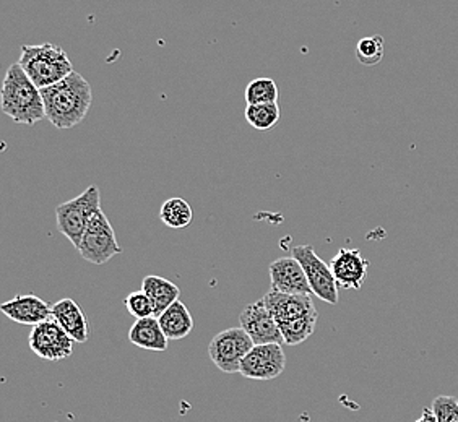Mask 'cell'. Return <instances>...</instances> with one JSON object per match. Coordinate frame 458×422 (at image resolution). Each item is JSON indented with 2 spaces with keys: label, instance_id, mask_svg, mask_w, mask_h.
<instances>
[{
  "label": "cell",
  "instance_id": "cell-7",
  "mask_svg": "<svg viewBox=\"0 0 458 422\" xmlns=\"http://www.w3.org/2000/svg\"><path fill=\"white\" fill-rule=\"evenodd\" d=\"M291 256L296 260H300L302 265L306 276H308L309 284L312 294L324 300L330 306L338 304V283L332 273L330 264H326L320 257L316 254V249L312 246H296L293 247Z\"/></svg>",
  "mask_w": 458,
  "mask_h": 422
},
{
  "label": "cell",
  "instance_id": "cell-15",
  "mask_svg": "<svg viewBox=\"0 0 458 422\" xmlns=\"http://www.w3.org/2000/svg\"><path fill=\"white\" fill-rule=\"evenodd\" d=\"M53 318L67 332L75 343L89 342V320L75 300L69 298L57 300L53 304Z\"/></svg>",
  "mask_w": 458,
  "mask_h": 422
},
{
  "label": "cell",
  "instance_id": "cell-3",
  "mask_svg": "<svg viewBox=\"0 0 458 422\" xmlns=\"http://www.w3.org/2000/svg\"><path fill=\"white\" fill-rule=\"evenodd\" d=\"M18 63L39 89L53 87L73 73V65L61 46H21Z\"/></svg>",
  "mask_w": 458,
  "mask_h": 422
},
{
  "label": "cell",
  "instance_id": "cell-22",
  "mask_svg": "<svg viewBox=\"0 0 458 422\" xmlns=\"http://www.w3.org/2000/svg\"><path fill=\"white\" fill-rule=\"evenodd\" d=\"M276 101H278V87L275 80L256 79L247 85V105H270Z\"/></svg>",
  "mask_w": 458,
  "mask_h": 422
},
{
  "label": "cell",
  "instance_id": "cell-5",
  "mask_svg": "<svg viewBox=\"0 0 458 422\" xmlns=\"http://www.w3.org/2000/svg\"><path fill=\"white\" fill-rule=\"evenodd\" d=\"M77 250L81 258L93 265H105L113 257L123 252V247L119 246L115 238L114 228L111 226L105 211H99L89 221V228L85 231Z\"/></svg>",
  "mask_w": 458,
  "mask_h": 422
},
{
  "label": "cell",
  "instance_id": "cell-11",
  "mask_svg": "<svg viewBox=\"0 0 458 422\" xmlns=\"http://www.w3.org/2000/svg\"><path fill=\"white\" fill-rule=\"evenodd\" d=\"M265 306L274 316L278 326L286 325L301 316L318 312L312 302V294H284L278 291L270 290L264 298Z\"/></svg>",
  "mask_w": 458,
  "mask_h": 422
},
{
  "label": "cell",
  "instance_id": "cell-10",
  "mask_svg": "<svg viewBox=\"0 0 458 422\" xmlns=\"http://www.w3.org/2000/svg\"><path fill=\"white\" fill-rule=\"evenodd\" d=\"M239 324L254 344L284 343L280 326L262 300L246 306L239 316Z\"/></svg>",
  "mask_w": 458,
  "mask_h": 422
},
{
  "label": "cell",
  "instance_id": "cell-19",
  "mask_svg": "<svg viewBox=\"0 0 458 422\" xmlns=\"http://www.w3.org/2000/svg\"><path fill=\"white\" fill-rule=\"evenodd\" d=\"M159 218L168 228L184 229L192 223L194 211L184 198L174 197V198H169L163 203V207L159 210Z\"/></svg>",
  "mask_w": 458,
  "mask_h": 422
},
{
  "label": "cell",
  "instance_id": "cell-17",
  "mask_svg": "<svg viewBox=\"0 0 458 422\" xmlns=\"http://www.w3.org/2000/svg\"><path fill=\"white\" fill-rule=\"evenodd\" d=\"M158 320L169 342L182 340L194 330V318L191 316L189 308H185L184 302L181 300H176L171 308H166L158 316Z\"/></svg>",
  "mask_w": 458,
  "mask_h": 422
},
{
  "label": "cell",
  "instance_id": "cell-16",
  "mask_svg": "<svg viewBox=\"0 0 458 422\" xmlns=\"http://www.w3.org/2000/svg\"><path fill=\"white\" fill-rule=\"evenodd\" d=\"M129 342L137 348L147 351H166L168 350V336L159 325L158 316H148L135 320L129 330Z\"/></svg>",
  "mask_w": 458,
  "mask_h": 422
},
{
  "label": "cell",
  "instance_id": "cell-4",
  "mask_svg": "<svg viewBox=\"0 0 458 422\" xmlns=\"http://www.w3.org/2000/svg\"><path fill=\"white\" fill-rule=\"evenodd\" d=\"M101 210V192L98 185H89L83 194L72 198L69 202L61 203L55 208L57 228L71 241L75 249H79L89 221Z\"/></svg>",
  "mask_w": 458,
  "mask_h": 422
},
{
  "label": "cell",
  "instance_id": "cell-20",
  "mask_svg": "<svg viewBox=\"0 0 458 422\" xmlns=\"http://www.w3.org/2000/svg\"><path fill=\"white\" fill-rule=\"evenodd\" d=\"M280 106L278 103H270V105H247L246 121L250 127L256 131L265 132L275 129L276 123L280 121Z\"/></svg>",
  "mask_w": 458,
  "mask_h": 422
},
{
  "label": "cell",
  "instance_id": "cell-2",
  "mask_svg": "<svg viewBox=\"0 0 458 422\" xmlns=\"http://www.w3.org/2000/svg\"><path fill=\"white\" fill-rule=\"evenodd\" d=\"M2 111L18 123H35L46 117L41 89L36 87L20 63H12L2 87Z\"/></svg>",
  "mask_w": 458,
  "mask_h": 422
},
{
  "label": "cell",
  "instance_id": "cell-14",
  "mask_svg": "<svg viewBox=\"0 0 458 422\" xmlns=\"http://www.w3.org/2000/svg\"><path fill=\"white\" fill-rule=\"evenodd\" d=\"M4 316L21 325L35 326L53 318V306L35 294H18L0 306Z\"/></svg>",
  "mask_w": 458,
  "mask_h": 422
},
{
  "label": "cell",
  "instance_id": "cell-24",
  "mask_svg": "<svg viewBox=\"0 0 458 422\" xmlns=\"http://www.w3.org/2000/svg\"><path fill=\"white\" fill-rule=\"evenodd\" d=\"M431 408L437 418V422H458L457 398L445 395L436 396Z\"/></svg>",
  "mask_w": 458,
  "mask_h": 422
},
{
  "label": "cell",
  "instance_id": "cell-1",
  "mask_svg": "<svg viewBox=\"0 0 458 422\" xmlns=\"http://www.w3.org/2000/svg\"><path fill=\"white\" fill-rule=\"evenodd\" d=\"M41 95L45 101L46 119L61 131L79 125L89 114L93 103L91 85L79 72H73L53 87L41 89Z\"/></svg>",
  "mask_w": 458,
  "mask_h": 422
},
{
  "label": "cell",
  "instance_id": "cell-18",
  "mask_svg": "<svg viewBox=\"0 0 458 422\" xmlns=\"http://www.w3.org/2000/svg\"><path fill=\"white\" fill-rule=\"evenodd\" d=\"M141 291L147 292V296L153 302L155 316H161L166 308H171L176 300H179V294H181V290L174 283L157 274H148L143 278Z\"/></svg>",
  "mask_w": 458,
  "mask_h": 422
},
{
  "label": "cell",
  "instance_id": "cell-13",
  "mask_svg": "<svg viewBox=\"0 0 458 422\" xmlns=\"http://www.w3.org/2000/svg\"><path fill=\"white\" fill-rule=\"evenodd\" d=\"M272 290L284 294H312L308 276L294 257H282L270 264Z\"/></svg>",
  "mask_w": 458,
  "mask_h": 422
},
{
  "label": "cell",
  "instance_id": "cell-9",
  "mask_svg": "<svg viewBox=\"0 0 458 422\" xmlns=\"http://www.w3.org/2000/svg\"><path fill=\"white\" fill-rule=\"evenodd\" d=\"M286 367L282 344H254L241 364L239 374L250 380H274Z\"/></svg>",
  "mask_w": 458,
  "mask_h": 422
},
{
  "label": "cell",
  "instance_id": "cell-12",
  "mask_svg": "<svg viewBox=\"0 0 458 422\" xmlns=\"http://www.w3.org/2000/svg\"><path fill=\"white\" fill-rule=\"evenodd\" d=\"M368 266L369 262L362 257L360 249H340L330 260L332 273L344 290H361L368 278Z\"/></svg>",
  "mask_w": 458,
  "mask_h": 422
},
{
  "label": "cell",
  "instance_id": "cell-8",
  "mask_svg": "<svg viewBox=\"0 0 458 422\" xmlns=\"http://www.w3.org/2000/svg\"><path fill=\"white\" fill-rule=\"evenodd\" d=\"M28 344L39 359L62 361L71 358L75 342L54 318H51L31 328Z\"/></svg>",
  "mask_w": 458,
  "mask_h": 422
},
{
  "label": "cell",
  "instance_id": "cell-23",
  "mask_svg": "<svg viewBox=\"0 0 458 422\" xmlns=\"http://www.w3.org/2000/svg\"><path fill=\"white\" fill-rule=\"evenodd\" d=\"M125 308L131 316H135L137 320L140 318H148V316H155V308L150 298L147 296V292L143 291H135L131 292L125 298Z\"/></svg>",
  "mask_w": 458,
  "mask_h": 422
},
{
  "label": "cell",
  "instance_id": "cell-25",
  "mask_svg": "<svg viewBox=\"0 0 458 422\" xmlns=\"http://www.w3.org/2000/svg\"><path fill=\"white\" fill-rule=\"evenodd\" d=\"M414 422H437V418H436V414L432 411V408H424L421 418Z\"/></svg>",
  "mask_w": 458,
  "mask_h": 422
},
{
  "label": "cell",
  "instance_id": "cell-6",
  "mask_svg": "<svg viewBox=\"0 0 458 422\" xmlns=\"http://www.w3.org/2000/svg\"><path fill=\"white\" fill-rule=\"evenodd\" d=\"M254 348V342L244 328H228L213 336L208 344V356L213 364L225 374H236L241 370L247 352Z\"/></svg>",
  "mask_w": 458,
  "mask_h": 422
},
{
  "label": "cell",
  "instance_id": "cell-21",
  "mask_svg": "<svg viewBox=\"0 0 458 422\" xmlns=\"http://www.w3.org/2000/svg\"><path fill=\"white\" fill-rule=\"evenodd\" d=\"M384 54H386V41L379 35L366 36L356 45L358 61L368 67L380 63L384 59Z\"/></svg>",
  "mask_w": 458,
  "mask_h": 422
}]
</instances>
